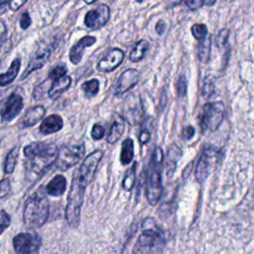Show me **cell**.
<instances>
[{"label":"cell","instance_id":"1","mask_svg":"<svg viewBox=\"0 0 254 254\" xmlns=\"http://www.w3.org/2000/svg\"><path fill=\"white\" fill-rule=\"evenodd\" d=\"M102 156L103 153L100 150L90 153L73 173L65 208V218L71 227H77L79 224L84 190L93 180Z\"/></svg>","mask_w":254,"mask_h":254},{"label":"cell","instance_id":"2","mask_svg":"<svg viewBox=\"0 0 254 254\" xmlns=\"http://www.w3.org/2000/svg\"><path fill=\"white\" fill-rule=\"evenodd\" d=\"M58 147L53 143L35 142L24 148L26 157V170L33 179H37L56 162Z\"/></svg>","mask_w":254,"mask_h":254},{"label":"cell","instance_id":"3","mask_svg":"<svg viewBox=\"0 0 254 254\" xmlns=\"http://www.w3.org/2000/svg\"><path fill=\"white\" fill-rule=\"evenodd\" d=\"M49 216V200L44 195L30 196L24 206L23 220L26 227L36 229L43 226Z\"/></svg>","mask_w":254,"mask_h":254},{"label":"cell","instance_id":"4","mask_svg":"<svg viewBox=\"0 0 254 254\" xmlns=\"http://www.w3.org/2000/svg\"><path fill=\"white\" fill-rule=\"evenodd\" d=\"M162 165H163V151L160 147H156L150 164V171L147 180L146 196L150 204L155 205L161 198L162 188Z\"/></svg>","mask_w":254,"mask_h":254},{"label":"cell","instance_id":"5","mask_svg":"<svg viewBox=\"0 0 254 254\" xmlns=\"http://www.w3.org/2000/svg\"><path fill=\"white\" fill-rule=\"evenodd\" d=\"M165 245L162 231L157 227L147 228L138 238L133 254H161Z\"/></svg>","mask_w":254,"mask_h":254},{"label":"cell","instance_id":"6","mask_svg":"<svg viewBox=\"0 0 254 254\" xmlns=\"http://www.w3.org/2000/svg\"><path fill=\"white\" fill-rule=\"evenodd\" d=\"M223 118L224 104L222 101L205 103L200 117V128L202 133L216 131Z\"/></svg>","mask_w":254,"mask_h":254},{"label":"cell","instance_id":"7","mask_svg":"<svg viewBox=\"0 0 254 254\" xmlns=\"http://www.w3.org/2000/svg\"><path fill=\"white\" fill-rule=\"evenodd\" d=\"M220 157L221 151L216 147L209 146L203 149L195 168V179L198 183H202L210 175L219 162Z\"/></svg>","mask_w":254,"mask_h":254},{"label":"cell","instance_id":"8","mask_svg":"<svg viewBox=\"0 0 254 254\" xmlns=\"http://www.w3.org/2000/svg\"><path fill=\"white\" fill-rule=\"evenodd\" d=\"M84 145H66L58 151L56 166L61 171H65L76 165L84 155Z\"/></svg>","mask_w":254,"mask_h":254},{"label":"cell","instance_id":"9","mask_svg":"<svg viewBox=\"0 0 254 254\" xmlns=\"http://www.w3.org/2000/svg\"><path fill=\"white\" fill-rule=\"evenodd\" d=\"M13 245L17 254H37L41 239L35 233L23 232L13 238Z\"/></svg>","mask_w":254,"mask_h":254},{"label":"cell","instance_id":"10","mask_svg":"<svg viewBox=\"0 0 254 254\" xmlns=\"http://www.w3.org/2000/svg\"><path fill=\"white\" fill-rule=\"evenodd\" d=\"M110 9L107 5L101 4L95 9L88 11L84 16V24L90 29H100L109 20Z\"/></svg>","mask_w":254,"mask_h":254},{"label":"cell","instance_id":"11","mask_svg":"<svg viewBox=\"0 0 254 254\" xmlns=\"http://www.w3.org/2000/svg\"><path fill=\"white\" fill-rule=\"evenodd\" d=\"M125 101V107L123 108V113L125 120L130 122V124L134 125L141 121L143 116V107L142 102L139 97L135 98V95L132 94Z\"/></svg>","mask_w":254,"mask_h":254},{"label":"cell","instance_id":"12","mask_svg":"<svg viewBox=\"0 0 254 254\" xmlns=\"http://www.w3.org/2000/svg\"><path fill=\"white\" fill-rule=\"evenodd\" d=\"M124 58L122 50L114 48L110 50L97 64V69L101 72H109L118 67Z\"/></svg>","mask_w":254,"mask_h":254},{"label":"cell","instance_id":"13","mask_svg":"<svg viewBox=\"0 0 254 254\" xmlns=\"http://www.w3.org/2000/svg\"><path fill=\"white\" fill-rule=\"evenodd\" d=\"M23 108V98L17 93H12L4 103L1 109V118L3 121H11L14 119Z\"/></svg>","mask_w":254,"mask_h":254},{"label":"cell","instance_id":"14","mask_svg":"<svg viewBox=\"0 0 254 254\" xmlns=\"http://www.w3.org/2000/svg\"><path fill=\"white\" fill-rule=\"evenodd\" d=\"M139 81V71L135 68L124 70L117 80L115 86V95L120 96L135 86Z\"/></svg>","mask_w":254,"mask_h":254},{"label":"cell","instance_id":"15","mask_svg":"<svg viewBox=\"0 0 254 254\" xmlns=\"http://www.w3.org/2000/svg\"><path fill=\"white\" fill-rule=\"evenodd\" d=\"M95 42H96V38H94L92 36H84V37H82L74 46H72L70 48L69 55H68L69 61L73 64H77L81 61V59H82L83 50L85 48H88V47L92 46Z\"/></svg>","mask_w":254,"mask_h":254},{"label":"cell","instance_id":"16","mask_svg":"<svg viewBox=\"0 0 254 254\" xmlns=\"http://www.w3.org/2000/svg\"><path fill=\"white\" fill-rule=\"evenodd\" d=\"M46 109L43 105H37L30 109H28L21 120V124L23 128L32 127L37 124L45 115Z\"/></svg>","mask_w":254,"mask_h":254},{"label":"cell","instance_id":"17","mask_svg":"<svg viewBox=\"0 0 254 254\" xmlns=\"http://www.w3.org/2000/svg\"><path fill=\"white\" fill-rule=\"evenodd\" d=\"M51 53H52V48H47V49H45V50L39 52V53L31 60V62L29 63V64H28L26 70H25L24 73H23L22 78L26 77V76H27L29 73H31L32 71L41 68V67L48 62Z\"/></svg>","mask_w":254,"mask_h":254},{"label":"cell","instance_id":"18","mask_svg":"<svg viewBox=\"0 0 254 254\" xmlns=\"http://www.w3.org/2000/svg\"><path fill=\"white\" fill-rule=\"evenodd\" d=\"M64 126L63 118L58 114H52L45 118L40 125V131L43 134H52L60 131Z\"/></svg>","mask_w":254,"mask_h":254},{"label":"cell","instance_id":"19","mask_svg":"<svg viewBox=\"0 0 254 254\" xmlns=\"http://www.w3.org/2000/svg\"><path fill=\"white\" fill-rule=\"evenodd\" d=\"M71 78L68 75H64L53 81L50 89H49V97L52 99L58 98L61 94H63L70 85Z\"/></svg>","mask_w":254,"mask_h":254},{"label":"cell","instance_id":"20","mask_svg":"<svg viewBox=\"0 0 254 254\" xmlns=\"http://www.w3.org/2000/svg\"><path fill=\"white\" fill-rule=\"evenodd\" d=\"M65 188H66L65 179L63 176L58 175L54 177L48 184L47 192L53 196H60L64 192Z\"/></svg>","mask_w":254,"mask_h":254},{"label":"cell","instance_id":"21","mask_svg":"<svg viewBox=\"0 0 254 254\" xmlns=\"http://www.w3.org/2000/svg\"><path fill=\"white\" fill-rule=\"evenodd\" d=\"M20 66H21V61L19 59H15L11 63L9 69L5 73L0 74V85L5 86V85H8L9 83H11L18 75Z\"/></svg>","mask_w":254,"mask_h":254},{"label":"cell","instance_id":"22","mask_svg":"<svg viewBox=\"0 0 254 254\" xmlns=\"http://www.w3.org/2000/svg\"><path fill=\"white\" fill-rule=\"evenodd\" d=\"M125 128V122L122 117L117 118L111 125L109 129V133L107 135V142L109 144H114L118 141V139L122 136Z\"/></svg>","mask_w":254,"mask_h":254},{"label":"cell","instance_id":"23","mask_svg":"<svg viewBox=\"0 0 254 254\" xmlns=\"http://www.w3.org/2000/svg\"><path fill=\"white\" fill-rule=\"evenodd\" d=\"M211 49V39L209 36H206L204 39L200 40L197 46V58L198 60L205 64L210 59V50Z\"/></svg>","mask_w":254,"mask_h":254},{"label":"cell","instance_id":"24","mask_svg":"<svg viewBox=\"0 0 254 254\" xmlns=\"http://www.w3.org/2000/svg\"><path fill=\"white\" fill-rule=\"evenodd\" d=\"M134 157V143L131 138H127L122 143L120 161L122 165H128L131 163Z\"/></svg>","mask_w":254,"mask_h":254},{"label":"cell","instance_id":"25","mask_svg":"<svg viewBox=\"0 0 254 254\" xmlns=\"http://www.w3.org/2000/svg\"><path fill=\"white\" fill-rule=\"evenodd\" d=\"M148 48H149V44H148L147 41L141 40V41L137 42L135 44L134 48L132 49L131 53H130V56H129L130 61L131 62H139V61H141L144 58Z\"/></svg>","mask_w":254,"mask_h":254},{"label":"cell","instance_id":"26","mask_svg":"<svg viewBox=\"0 0 254 254\" xmlns=\"http://www.w3.org/2000/svg\"><path fill=\"white\" fill-rule=\"evenodd\" d=\"M18 156H19V147L16 146L6 156L5 164H4V172L6 174H10V173H12L14 171L15 166L17 164Z\"/></svg>","mask_w":254,"mask_h":254},{"label":"cell","instance_id":"27","mask_svg":"<svg viewBox=\"0 0 254 254\" xmlns=\"http://www.w3.org/2000/svg\"><path fill=\"white\" fill-rule=\"evenodd\" d=\"M81 89L83 90L86 98H91L95 96L99 90V81L96 78L87 80L84 83H82Z\"/></svg>","mask_w":254,"mask_h":254},{"label":"cell","instance_id":"28","mask_svg":"<svg viewBox=\"0 0 254 254\" xmlns=\"http://www.w3.org/2000/svg\"><path fill=\"white\" fill-rule=\"evenodd\" d=\"M182 156V151L177 145H172L167 154V166L172 168V170L175 169L177 162L180 160Z\"/></svg>","mask_w":254,"mask_h":254},{"label":"cell","instance_id":"29","mask_svg":"<svg viewBox=\"0 0 254 254\" xmlns=\"http://www.w3.org/2000/svg\"><path fill=\"white\" fill-rule=\"evenodd\" d=\"M135 172H136V163L133 164V166L129 169V171L126 173V176L123 180V189L125 190H130L135 183Z\"/></svg>","mask_w":254,"mask_h":254},{"label":"cell","instance_id":"30","mask_svg":"<svg viewBox=\"0 0 254 254\" xmlns=\"http://www.w3.org/2000/svg\"><path fill=\"white\" fill-rule=\"evenodd\" d=\"M191 34L196 40H202L207 36V27L204 24H193L191 26Z\"/></svg>","mask_w":254,"mask_h":254},{"label":"cell","instance_id":"31","mask_svg":"<svg viewBox=\"0 0 254 254\" xmlns=\"http://www.w3.org/2000/svg\"><path fill=\"white\" fill-rule=\"evenodd\" d=\"M228 36H229V30L228 29H222L219 31V33L217 34V36L215 37V45L216 47L221 50L223 49V47L225 45H227V40H228Z\"/></svg>","mask_w":254,"mask_h":254},{"label":"cell","instance_id":"32","mask_svg":"<svg viewBox=\"0 0 254 254\" xmlns=\"http://www.w3.org/2000/svg\"><path fill=\"white\" fill-rule=\"evenodd\" d=\"M187 85H188V81H187L186 76L181 75L176 83V89H177L178 96L183 97L187 94Z\"/></svg>","mask_w":254,"mask_h":254},{"label":"cell","instance_id":"33","mask_svg":"<svg viewBox=\"0 0 254 254\" xmlns=\"http://www.w3.org/2000/svg\"><path fill=\"white\" fill-rule=\"evenodd\" d=\"M214 89H215V87H214L213 81L208 77L205 78L203 86H202V96L204 98L210 97L214 93Z\"/></svg>","mask_w":254,"mask_h":254},{"label":"cell","instance_id":"34","mask_svg":"<svg viewBox=\"0 0 254 254\" xmlns=\"http://www.w3.org/2000/svg\"><path fill=\"white\" fill-rule=\"evenodd\" d=\"M65 72H66V69L64 65H57L55 66L49 73V79H52V80H56L64 75H65Z\"/></svg>","mask_w":254,"mask_h":254},{"label":"cell","instance_id":"35","mask_svg":"<svg viewBox=\"0 0 254 254\" xmlns=\"http://www.w3.org/2000/svg\"><path fill=\"white\" fill-rule=\"evenodd\" d=\"M10 215L5 210H0V235L10 225Z\"/></svg>","mask_w":254,"mask_h":254},{"label":"cell","instance_id":"36","mask_svg":"<svg viewBox=\"0 0 254 254\" xmlns=\"http://www.w3.org/2000/svg\"><path fill=\"white\" fill-rule=\"evenodd\" d=\"M105 130L104 127H102L99 124H94L91 129V137L93 140H100L104 136Z\"/></svg>","mask_w":254,"mask_h":254},{"label":"cell","instance_id":"37","mask_svg":"<svg viewBox=\"0 0 254 254\" xmlns=\"http://www.w3.org/2000/svg\"><path fill=\"white\" fill-rule=\"evenodd\" d=\"M11 186H10V181L8 179H3L0 181V198H3L8 195L10 192Z\"/></svg>","mask_w":254,"mask_h":254},{"label":"cell","instance_id":"38","mask_svg":"<svg viewBox=\"0 0 254 254\" xmlns=\"http://www.w3.org/2000/svg\"><path fill=\"white\" fill-rule=\"evenodd\" d=\"M185 3L190 10H197L204 5V0H185Z\"/></svg>","mask_w":254,"mask_h":254},{"label":"cell","instance_id":"39","mask_svg":"<svg viewBox=\"0 0 254 254\" xmlns=\"http://www.w3.org/2000/svg\"><path fill=\"white\" fill-rule=\"evenodd\" d=\"M194 135V128L190 125L185 127L182 131V137L185 139V140H190L193 137Z\"/></svg>","mask_w":254,"mask_h":254},{"label":"cell","instance_id":"40","mask_svg":"<svg viewBox=\"0 0 254 254\" xmlns=\"http://www.w3.org/2000/svg\"><path fill=\"white\" fill-rule=\"evenodd\" d=\"M30 25H31L30 15L28 14V12H24L21 16V19H20V26H21L22 29L26 30Z\"/></svg>","mask_w":254,"mask_h":254},{"label":"cell","instance_id":"41","mask_svg":"<svg viewBox=\"0 0 254 254\" xmlns=\"http://www.w3.org/2000/svg\"><path fill=\"white\" fill-rule=\"evenodd\" d=\"M150 136H151V133H150V130L146 129V128H142L141 132H140V135H139V141L141 144H146L149 142L150 140Z\"/></svg>","mask_w":254,"mask_h":254},{"label":"cell","instance_id":"42","mask_svg":"<svg viewBox=\"0 0 254 254\" xmlns=\"http://www.w3.org/2000/svg\"><path fill=\"white\" fill-rule=\"evenodd\" d=\"M27 0H9V8L12 11L18 10L20 7H22Z\"/></svg>","mask_w":254,"mask_h":254},{"label":"cell","instance_id":"43","mask_svg":"<svg viewBox=\"0 0 254 254\" xmlns=\"http://www.w3.org/2000/svg\"><path fill=\"white\" fill-rule=\"evenodd\" d=\"M155 30H156L157 34H159V35H163V34H164V32H165V30H166V23H165L163 20L158 21V22H157V24H156V28H155Z\"/></svg>","mask_w":254,"mask_h":254},{"label":"cell","instance_id":"44","mask_svg":"<svg viewBox=\"0 0 254 254\" xmlns=\"http://www.w3.org/2000/svg\"><path fill=\"white\" fill-rule=\"evenodd\" d=\"M6 35V25L3 21H0V41Z\"/></svg>","mask_w":254,"mask_h":254},{"label":"cell","instance_id":"45","mask_svg":"<svg viewBox=\"0 0 254 254\" xmlns=\"http://www.w3.org/2000/svg\"><path fill=\"white\" fill-rule=\"evenodd\" d=\"M7 0H0V14H2L7 7Z\"/></svg>","mask_w":254,"mask_h":254},{"label":"cell","instance_id":"46","mask_svg":"<svg viewBox=\"0 0 254 254\" xmlns=\"http://www.w3.org/2000/svg\"><path fill=\"white\" fill-rule=\"evenodd\" d=\"M183 0H167V2L171 5V6H176L179 5Z\"/></svg>","mask_w":254,"mask_h":254},{"label":"cell","instance_id":"47","mask_svg":"<svg viewBox=\"0 0 254 254\" xmlns=\"http://www.w3.org/2000/svg\"><path fill=\"white\" fill-rule=\"evenodd\" d=\"M215 2H216V0H204V4H206L208 6L213 5Z\"/></svg>","mask_w":254,"mask_h":254},{"label":"cell","instance_id":"48","mask_svg":"<svg viewBox=\"0 0 254 254\" xmlns=\"http://www.w3.org/2000/svg\"><path fill=\"white\" fill-rule=\"evenodd\" d=\"M83 1H84L86 4H92V3L95 2L96 0H83Z\"/></svg>","mask_w":254,"mask_h":254},{"label":"cell","instance_id":"49","mask_svg":"<svg viewBox=\"0 0 254 254\" xmlns=\"http://www.w3.org/2000/svg\"><path fill=\"white\" fill-rule=\"evenodd\" d=\"M144 1H146V0H136L137 3H142V2H144Z\"/></svg>","mask_w":254,"mask_h":254},{"label":"cell","instance_id":"50","mask_svg":"<svg viewBox=\"0 0 254 254\" xmlns=\"http://www.w3.org/2000/svg\"><path fill=\"white\" fill-rule=\"evenodd\" d=\"M224 2H232V1H234V0H223Z\"/></svg>","mask_w":254,"mask_h":254}]
</instances>
